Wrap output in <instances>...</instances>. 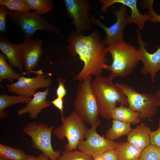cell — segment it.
<instances>
[{"instance_id": "23", "label": "cell", "mask_w": 160, "mask_h": 160, "mask_svg": "<svg viewBox=\"0 0 160 160\" xmlns=\"http://www.w3.org/2000/svg\"><path fill=\"white\" fill-rule=\"evenodd\" d=\"M5 56L0 54V81L6 80L12 83L13 81L18 80L23 74L22 73H17L9 65L7 61Z\"/></svg>"}, {"instance_id": "10", "label": "cell", "mask_w": 160, "mask_h": 160, "mask_svg": "<svg viewBox=\"0 0 160 160\" xmlns=\"http://www.w3.org/2000/svg\"><path fill=\"white\" fill-rule=\"evenodd\" d=\"M32 73L36 76L33 78H27L23 75L17 81L10 84H7V88L9 92L17 95H23L31 98L39 88H48L52 84V80L47 74H44L42 69L33 71Z\"/></svg>"}, {"instance_id": "2", "label": "cell", "mask_w": 160, "mask_h": 160, "mask_svg": "<svg viewBox=\"0 0 160 160\" xmlns=\"http://www.w3.org/2000/svg\"><path fill=\"white\" fill-rule=\"evenodd\" d=\"M92 89L97 105L99 116L107 119L117 103L127 106V99L121 89L108 76L95 77L91 83Z\"/></svg>"}, {"instance_id": "34", "label": "cell", "mask_w": 160, "mask_h": 160, "mask_svg": "<svg viewBox=\"0 0 160 160\" xmlns=\"http://www.w3.org/2000/svg\"><path fill=\"white\" fill-rule=\"evenodd\" d=\"M49 102L53 105L60 111L61 114V117L63 116V98L57 97L53 100Z\"/></svg>"}, {"instance_id": "32", "label": "cell", "mask_w": 160, "mask_h": 160, "mask_svg": "<svg viewBox=\"0 0 160 160\" xmlns=\"http://www.w3.org/2000/svg\"><path fill=\"white\" fill-rule=\"evenodd\" d=\"M58 83V86L55 89V92L57 97L63 98L66 95L67 91L64 86L65 79L62 77L57 78Z\"/></svg>"}, {"instance_id": "36", "label": "cell", "mask_w": 160, "mask_h": 160, "mask_svg": "<svg viewBox=\"0 0 160 160\" xmlns=\"http://www.w3.org/2000/svg\"><path fill=\"white\" fill-rule=\"evenodd\" d=\"M156 96L157 97L159 100V106H160V87L157 90L156 92L155 93Z\"/></svg>"}, {"instance_id": "26", "label": "cell", "mask_w": 160, "mask_h": 160, "mask_svg": "<svg viewBox=\"0 0 160 160\" xmlns=\"http://www.w3.org/2000/svg\"><path fill=\"white\" fill-rule=\"evenodd\" d=\"M0 5L5 6L10 11L19 12H30L31 10L25 0H0Z\"/></svg>"}, {"instance_id": "3", "label": "cell", "mask_w": 160, "mask_h": 160, "mask_svg": "<svg viewBox=\"0 0 160 160\" xmlns=\"http://www.w3.org/2000/svg\"><path fill=\"white\" fill-rule=\"evenodd\" d=\"M111 54L112 62L107 64L105 70L110 73L108 77L112 80L119 77L124 78L131 74L140 61L138 56V49L124 40L105 47Z\"/></svg>"}, {"instance_id": "13", "label": "cell", "mask_w": 160, "mask_h": 160, "mask_svg": "<svg viewBox=\"0 0 160 160\" xmlns=\"http://www.w3.org/2000/svg\"><path fill=\"white\" fill-rule=\"evenodd\" d=\"M43 43L41 39L24 38L22 43L13 44L21 56L25 74L28 76L35 68L43 54Z\"/></svg>"}, {"instance_id": "11", "label": "cell", "mask_w": 160, "mask_h": 160, "mask_svg": "<svg viewBox=\"0 0 160 160\" xmlns=\"http://www.w3.org/2000/svg\"><path fill=\"white\" fill-rule=\"evenodd\" d=\"M100 122L91 126L85 135L86 140L79 141L77 147V150L93 156L115 148L118 143L101 136L97 133L96 128Z\"/></svg>"}, {"instance_id": "29", "label": "cell", "mask_w": 160, "mask_h": 160, "mask_svg": "<svg viewBox=\"0 0 160 160\" xmlns=\"http://www.w3.org/2000/svg\"><path fill=\"white\" fill-rule=\"evenodd\" d=\"M153 0H142L140 4L143 8L148 10L151 16L150 22L154 23H160V15L155 12L153 7Z\"/></svg>"}, {"instance_id": "1", "label": "cell", "mask_w": 160, "mask_h": 160, "mask_svg": "<svg viewBox=\"0 0 160 160\" xmlns=\"http://www.w3.org/2000/svg\"><path fill=\"white\" fill-rule=\"evenodd\" d=\"M99 31L95 29L86 36L75 31L71 32L66 38L69 44L68 50L73 56L78 55L83 62L84 66L74 79L81 82L89 76L101 75L108 60L104 42L100 37Z\"/></svg>"}, {"instance_id": "18", "label": "cell", "mask_w": 160, "mask_h": 160, "mask_svg": "<svg viewBox=\"0 0 160 160\" xmlns=\"http://www.w3.org/2000/svg\"><path fill=\"white\" fill-rule=\"evenodd\" d=\"M0 49L6 56L9 65L22 72L23 63L21 56L13 44L10 42L4 35H0Z\"/></svg>"}, {"instance_id": "27", "label": "cell", "mask_w": 160, "mask_h": 160, "mask_svg": "<svg viewBox=\"0 0 160 160\" xmlns=\"http://www.w3.org/2000/svg\"><path fill=\"white\" fill-rule=\"evenodd\" d=\"M57 160H94L93 157L78 150H65Z\"/></svg>"}, {"instance_id": "25", "label": "cell", "mask_w": 160, "mask_h": 160, "mask_svg": "<svg viewBox=\"0 0 160 160\" xmlns=\"http://www.w3.org/2000/svg\"><path fill=\"white\" fill-rule=\"evenodd\" d=\"M0 156L9 160H26L27 155L22 150L0 143Z\"/></svg>"}, {"instance_id": "16", "label": "cell", "mask_w": 160, "mask_h": 160, "mask_svg": "<svg viewBox=\"0 0 160 160\" xmlns=\"http://www.w3.org/2000/svg\"><path fill=\"white\" fill-rule=\"evenodd\" d=\"M49 93V88L36 92L24 107L17 111L18 115L21 116L28 113L30 118L36 119L43 109L51 106V103L47 99Z\"/></svg>"}, {"instance_id": "8", "label": "cell", "mask_w": 160, "mask_h": 160, "mask_svg": "<svg viewBox=\"0 0 160 160\" xmlns=\"http://www.w3.org/2000/svg\"><path fill=\"white\" fill-rule=\"evenodd\" d=\"M54 126L49 127L40 122H28L22 128L23 132L31 138L32 147L47 156L51 160H57L61 155L59 150H54L51 143Z\"/></svg>"}, {"instance_id": "31", "label": "cell", "mask_w": 160, "mask_h": 160, "mask_svg": "<svg viewBox=\"0 0 160 160\" xmlns=\"http://www.w3.org/2000/svg\"><path fill=\"white\" fill-rule=\"evenodd\" d=\"M158 128L151 131L150 134L151 144L160 147V117L158 118Z\"/></svg>"}, {"instance_id": "4", "label": "cell", "mask_w": 160, "mask_h": 160, "mask_svg": "<svg viewBox=\"0 0 160 160\" xmlns=\"http://www.w3.org/2000/svg\"><path fill=\"white\" fill-rule=\"evenodd\" d=\"M92 76H89L78 84L74 101V111L85 124L92 126L100 122L97 105L93 92Z\"/></svg>"}, {"instance_id": "37", "label": "cell", "mask_w": 160, "mask_h": 160, "mask_svg": "<svg viewBox=\"0 0 160 160\" xmlns=\"http://www.w3.org/2000/svg\"><path fill=\"white\" fill-rule=\"evenodd\" d=\"M94 160H103L101 155H98L93 156Z\"/></svg>"}, {"instance_id": "21", "label": "cell", "mask_w": 160, "mask_h": 160, "mask_svg": "<svg viewBox=\"0 0 160 160\" xmlns=\"http://www.w3.org/2000/svg\"><path fill=\"white\" fill-rule=\"evenodd\" d=\"M132 129L130 124L113 119L112 126L107 131L105 137L113 141L123 135H127Z\"/></svg>"}, {"instance_id": "12", "label": "cell", "mask_w": 160, "mask_h": 160, "mask_svg": "<svg viewBox=\"0 0 160 160\" xmlns=\"http://www.w3.org/2000/svg\"><path fill=\"white\" fill-rule=\"evenodd\" d=\"M116 18V22L110 27L105 25L100 20L90 15L94 24L101 28L105 32L106 36L103 39L108 46L124 40L123 31L126 26L129 24L128 16L126 6L122 5L118 9H115L113 13Z\"/></svg>"}, {"instance_id": "7", "label": "cell", "mask_w": 160, "mask_h": 160, "mask_svg": "<svg viewBox=\"0 0 160 160\" xmlns=\"http://www.w3.org/2000/svg\"><path fill=\"white\" fill-rule=\"evenodd\" d=\"M126 96L128 106L139 112L142 119H150L156 114L159 100L155 94L140 93L125 84L116 83Z\"/></svg>"}, {"instance_id": "22", "label": "cell", "mask_w": 160, "mask_h": 160, "mask_svg": "<svg viewBox=\"0 0 160 160\" xmlns=\"http://www.w3.org/2000/svg\"><path fill=\"white\" fill-rule=\"evenodd\" d=\"M31 98L23 95L10 96L5 94L0 95V118L2 119L7 115L4 110L12 105L21 103H28Z\"/></svg>"}, {"instance_id": "33", "label": "cell", "mask_w": 160, "mask_h": 160, "mask_svg": "<svg viewBox=\"0 0 160 160\" xmlns=\"http://www.w3.org/2000/svg\"><path fill=\"white\" fill-rule=\"evenodd\" d=\"M101 155L103 160H119L118 155L114 149L107 151Z\"/></svg>"}, {"instance_id": "14", "label": "cell", "mask_w": 160, "mask_h": 160, "mask_svg": "<svg viewBox=\"0 0 160 160\" xmlns=\"http://www.w3.org/2000/svg\"><path fill=\"white\" fill-rule=\"evenodd\" d=\"M139 48L138 56L139 60L143 64L141 73L145 75L149 74L152 82H154L157 73L160 71V46L153 53H150L145 48L147 43L142 39L140 30L136 29Z\"/></svg>"}, {"instance_id": "19", "label": "cell", "mask_w": 160, "mask_h": 160, "mask_svg": "<svg viewBox=\"0 0 160 160\" xmlns=\"http://www.w3.org/2000/svg\"><path fill=\"white\" fill-rule=\"evenodd\" d=\"M111 116L113 119L130 124H136L142 120L139 112L122 105L114 108L111 112Z\"/></svg>"}, {"instance_id": "35", "label": "cell", "mask_w": 160, "mask_h": 160, "mask_svg": "<svg viewBox=\"0 0 160 160\" xmlns=\"http://www.w3.org/2000/svg\"><path fill=\"white\" fill-rule=\"evenodd\" d=\"M26 160H51L50 158L46 155L41 153L37 156L33 155H27Z\"/></svg>"}, {"instance_id": "38", "label": "cell", "mask_w": 160, "mask_h": 160, "mask_svg": "<svg viewBox=\"0 0 160 160\" xmlns=\"http://www.w3.org/2000/svg\"><path fill=\"white\" fill-rule=\"evenodd\" d=\"M0 160H9L8 159L1 156H0Z\"/></svg>"}, {"instance_id": "15", "label": "cell", "mask_w": 160, "mask_h": 160, "mask_svg": "<svg viewBox=\"0 0 160 160\" xmlns=\"http://www.w3.org/2000/svg\"><path fill=\"white\" fill-rule=\"evenodd\" d=\"M102 5L101 10L106 12L107 9L113 4L116 3L122 4L128 7L130 9V15H128L129 24H135L137 26L138 29L142 30L144 28L145 23L150 21L151 16L148 11L144 14H141L139 11L137 6V0H100Z\"/></svg>"}, {"instance_id": "24", "label": "cell", "mask_w": 160, "mask_h": 160, "mask_svg": "<svg viewBox=\"0 0 160 160\" xmlns=\"http://www.w3.org/2000/svg\"><path fill=\"white\" fill-rule=\"evenodd\" d=\"M30 7L40 15L45 14L50 12L54 4L52 0H25Z\"/></svg>"}, {"instance_id": "6", "label": "cell", "mask_w": 160, "mask_h": 160, "mask_svg": "<svg viewBox=\"0 0 160 160\" xmlns=\"http://www.w3.org/2000/svg\"><path fill=\"white\" fill-rule=\"evenodd\" d=\"M61 125L53 129V135L60 140L66 138L68 143L65 145V150H76L79 141L85 138L89 129L74 111L68 116L61 117Z\"/></svg>"}, {"instance_id": "17", "label": "cell", "mask_w": 160, "mask_h": 160, "mask_svg": "<svg viewBox=\"0 0 160 160\" xmlns=\"http://www.w3.org/2000/svg\"><path fill=\"white\" fill-rule=\"evenodd\" d=\"M151 132L149 127L142 123L127 135V142L143 150L151 144Z\"/></svg>"}, {"instance_id": "9", "label": "cell", "mask_w": 160, "mask_h": 160, "mask_svg": "<svg viewBox=\"0 0 160 160\" xmlns=\"http://www.w3.org/2000/svg\"><path fill=\"white\" fill-rule=\"evenodd\" d=\"M67 13L71 18L75 28V31L84 34L86 31L91 30L94 24L89 17L92 7L87 0H64Z\"/></svg>"}, {"instance_id": "20", "label": "cell", "mask_w": 160, "mask_h": 160, "mask_svg": "<svg viewBox=\"0 0 160 160\" xmlns=\"http://www.w3.org/2000/svg\"><path fill=\"white\" fill-rule=\"evenodd\" d=\"M114 149L119 160H138L143 150L127 142L118 143Z\"/></svg>"}, {"instance_id": "28", "label": "cell", "mask_w": 160, "mask_h": 160, "mask_svg": "<svg viewBox=\"0 0 160 160\" xmlns=\"http://www.w3.org/2000/svg\"><path fill=\"white\" fill-rule=\"evenodd\" d=\"M138 160H160V147L151 144L142 150Z\"/></svg>"}, {"instance_id": "30", "label": "cell", "mask_w": 160, "mask_h": 160, "mask_svg": "<svg viewBox=\"0 0 160 160\" xmlns=\"http://www.w3.org/2000/svg\"><path fill=\"white\" fill-rule=\"evenodd\" d=\"M9 11L4 5H0V33L4 35L7 32V17L9 15Z\"/></svg>"}, {"instance_id": "5", "label": "cell", "mask_w": 160, "mask_h": 160, "mask_svg": "<svg viewBox=\"0 0 160 160\" xmlns=\"http://www.w3.org/2000/svg\"><path fill=\"white\" fill-rule=\"evenodd\" d=\"M9 19L11 23L16 25L24 38L32 39L34 33L41 30L57 35L61 31L60 28L52 24L46 18L35 12H19L10 11Z\"/></svg>"}]
</instances>
